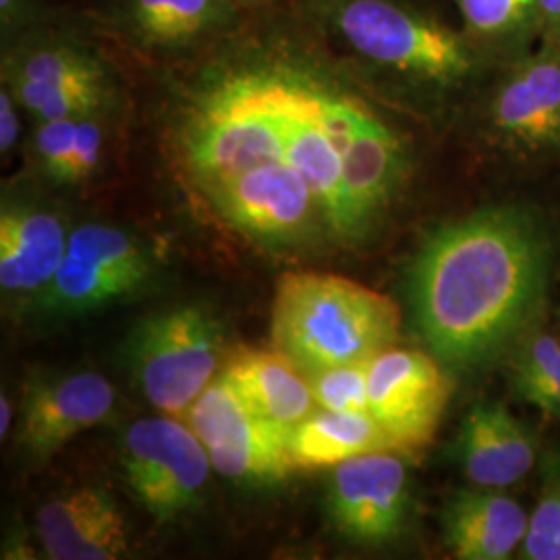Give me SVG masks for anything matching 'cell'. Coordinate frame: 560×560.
<instances>
[{"label":"cell","instance_id":"f546056e","mask_svg":"<svg viewBox=\"0 0 560 560\" xmlns=\"http://www.w3.org/2000/svg\"><path fill=\"white\" fill-rule=\"evenodd\" d=\"M11 418H13V413H11V402H9L7 397H2V399H0V436H2V439H4L7 432H9Z\"/></svg>","mask_w":560,"mask_h":560},{"label":"cell","instance_id":"ffe728a7","mask_svg":"<svg viewBox=\"0 0 560 560\" xmlns=\"http://www.w3.org/2000/svg\"><path fill=\"white\" fill-rule=\"evenodd\" d=\"M119 108L69 119L38 120L30 156L42 179L57 187H80L101 173L110 141V117Z\"/></svg>","mask_w":560,"mask_h":560},{"label":"cell","instance_id":"277c9868","mask_svg":"<svg viewBox=\"0 0 560 560\" xmlns=\"http://www.w3.org/2000/svg\"><path fill=\"white\" fill-rule=\"evenodd\" d=\"M113 55L88 15L69 11L0 44V83L34 122L115 110L122 83Z\"/></svg>","mask_w":560,"mask_h":560},{"label":"cell","instance_id":"44dd1931","mask_svg":"<svg viewBox=\"0 0 560 560\" xmlns=\"http://www.w3.org/2000/svg\"><path fill=\"white\" fill-rule=\"evenodd\" d=\"M293 471L332 469L342 460L374 451H397L372 413L316 409L287 432Z\"/></svg>","mask_w":560,"mask_h":560},{"label":"cell","instance_id":"f1b7e54d","mask_svg":"<svg viewBox=\"0 0 560 560\" xmlns=\"http://www.w3.org/2000/svg\"><path fill=\"white\" fill-rule=\"evenodd\" d=\"M226 2L237 7L241 13H245V15H254V13H260V11L272 9L277 4H282L284 0H226Z\"/></svg>","mask_w":560,"mask_h":560},{"label":"cell","instance_id":"5b68a950","mask_svg":"<svg viewBox=\"0 0 560 560\" xmlns=\"http://www.w3.org/2000/svg\"><path fill=\"white\" fill-rule=\"evenodd\" d=\"M471 104L481 138L502 159L560 168V44L538 42L497 67Z\"/></svg>","mask_w":560,"mask_h":560},{"label":"cell","instance_id":"7c38bea8","mask_svg":"<svg viewBox=\"0 0 560 560\" xmlns=\"http://www.w3.org/2000/svg\"><path fill=\"white\" fill-rule=\"evenodd\" d=\"M405 459L397 451H374L332 467L328 511L340 534L368 546L399 536L411 506Z\"/></svg>","mask_w":560,"mask_h":560},{"label":"cell","instance_id":"9c48e42d","mask_svg":"<svg viewBox=\"0 0 560 560\" xmlns=\"http://www.w3.org/2000/svg\"><path fill=\"white\" fill-rule=\"evenodd\" d=\"M212 467L240 481H279L291 474L287 430L256 416L224 374L206 386L185 413Z\"/></svg>","mask_w":560,"mask_h":560},{"label":"cell","instance_id":"30bf717a","mask_svg":"<svg viewBox=\"0 0 560 560\" xmlns=\"http://www.w3.org/2000/svg\"><path fill=\"white\" fill-rule=\"evenodd\" d=\"M453 384L434 355L388 347L368 361L370 413L397 453H423L439 432Z\"/></svg>","mask_w":560,"mask_h":560},{"label":"cell","instance_id":"7a4b0ae2","mask_svg":"<svg viewBox=\"0 0 560 560\" xmlns=\"http://www.w3.org/2000/svg\"><path fill=\"white\" fill-rule=\"evenodd\" d=\"M381 101L441 115L494 71L439 0H287Z\"/></svg>","mask_w":560,"mask_h":560},{"label":"cell","instance_id":"4316f807","mask_svg":"<svg viewBox=\"0 0 560 560\" xmlns=\"http://www.w3.org/2000/svg\"><path fill=\"white\" fill-rule=\"evenodd\" d=\"M25 110L21 108L15 94L0 83V152L7 156L11 154L21 140V115Z\"/></svg>","mask_w":560,"mask_h":560},{"label":"cell","instance_id":"cb8c5ba5","mask_svg":"<svg viewBox=\"0 0 560 560\" xmlns=\"http://www.w3.org/2000/svg\"><path fill=\"white\" fill-rule=\"evenodd\" d=\"M520 559L560 560V451L550 448L541 457L540 497L529 513Z\"/></svg>","mask_w":560,"mask_h":560},{"label":"cell","instance_id":"484cf974","mask_svg":"<svg viewBox=\"0 0 560 560\" xmlns=\"http://www.w3.org/2000/svg\"><path fill=\"white\" fill-rule=\"evenodd\" d=\"M67 13L69 9L57 7L50 0H0V44L44 23L60 20Z\"/></svg>","mask_w":560,"mask_h":560},{"label":"cell","instance_id":"603a6c76","mask_svg":"<svg viewBox=\"0 0 560 560\" xmlns=\"http://www.w3.org/2000/svg\"><path fill=\"white\" fill-rule=\"evenodd\" d=\"M506 382L517 399L560 421V339L540 324L509 351Z\"/></svg>","mask_w":560,"mask_h":560},{"label":"cell","instance_id":"d6986e66","mask_svg":"<svg viewBox=\"0 0 560 560\" xmlns=\"http://www.w3.org/2000/svg\"><path fill=\"white\" fill-rule=\"evenodd\" d=\"M67 231L57 214L34 206H4L0 214V284L42 291L59 270Z\"/></svg>","mask_w":560,"mask_h":560},{"label":"cell","instance_id":"d4e9b609","mask_svg":"<svg viewBox=\"0 0 560 560\" xmlns=\"http://www.w3.org/2000/svg\"><path fill=\"white\" fill-rule=\"evenodd\" d=\"M312 395L320 409L370 413L368 402V361L335 365L307 374Z\"/></svg>","mask_w":560,"mask_h":560},{"label":"cell","instance_id":"8992f818","mask_svg":"<svg viewBox=\"0 0 560 560\" xmlns=\"http://www.w3.org/2000/svg\"><path fill=\"white\" fill-rule=\"evenodd\" d=\"M85 15L117 55L148 69L198 59L249 18L226 0H92Z\"/></svg>","mask_w":560,"mask_h":560},{"label":"cell","instance_id":"8fae6325","mask_svg":"<svg viewBox=\"0 0 560 560\" xmlns=\"http://www.w3.org/2000/svg\"><path fill=\"white\" fill-rule=\"evenodd\" d=\"M150 261L125 231L83 224L69 235L57 275L44 287L38 307L48 314H83L138 291Z\"/></svg>","mask_w":560,"mask_h":560},{"label":"cell","instance_id":"52a82bcc","mask_svg":"<svg viewBox=\"0 0 560 560\" xmlns=\"http://www.w3.org/2000/svg\"><path fill=\"white\" fill-rule=\"evenodd\" d=\"M129 365L159 411L185 418L221 365L222 330L203 307L183 305L140 322L129 339Z\"/></svg>","mask_w":560,"mask_h":560},{"label":"cell","instance_id":"5bb4252c","mask_svg":"<svg viewBox=\"0 0 560 560\" xmlns=\"http://www.w3.org/2000/svg\"><path fill=\"white\" fill-rule=\"evenodd\" d=\"M113 384L94 372H81L30 386L21 411V446L36 459H48L94 428L115 409Z\"/></svg>","mask_w":560,"mask_h":560},{"label":"cell","instance_id":"7402d4cb","mask_svg":"<svg viewBox=\"0 0 560 560\" xmlns=\"http://www.w3.org/2000/svg\"><path fill=\"white\" fill-rule=\"evenodd\" d=\"M460 30L492 69L540 42L538 0H448Z\"/></svg>","mask_w":560,"mask_h":560},{"label":"cell","instance_id":"e0dca14e","mask_svg":"<svg viewBox=\"0 0 560 560\" xmlns=\"http://www.w3.org/2000/svg\"><path fill=\"white\" fill-rule=\"evenodd\" d=\"M441 525L455 559L506 560L520 552L529 513L506 490L474 486L444 502Z\"/></svg>","mask_w":560,"mask_h":560},{"label":"cell","instance_id":"9a60e30c","mask_svg":"<svg viewBox=\"0 0 560 560\" xmlns=\"http://www.w3.org/2000/svg\"><path fill=\"white\" fill-rule=\"evenodd\" d=\"M455 455L471 486L509 490L538 463L532 428L499 400H478L460 421Z\"/></svg>","mask_w":560,"mask_h":560},{"label":"cell","instance_id":"ba28073f","mask_svg":"<svg viewBox=\"0 0 560 560\" xmlns=\"http://www.w3.org/2000/svg\"><path fill=\"white\" fill-rule=\"evenodd\" d=\"M122 467L143 509L156 521H171L200 501L212 460L187 423L166 416L127 430Z\"/></svg>","mask_w":560,"mask_h":560},{"label":"cell","instance_id":"3957f363","mask_svg":"<svg viewBox=\"0 0 560 560\" xmlns=\"http://www.w3.org/2000/svg\"><path fill=\"white\" fill-rule=\"evenodd\" d=\"M400 335L399 305L355 280L324 272H287L279 279L270 340L305 374L365 363Z\"/></svg>","mask_w":560,"mask_h":560},{"label":"cell","instance_id":"2e32d148","mask_svg":"<svg viewBox=\"0 0 560 560\" xmlns=\"http://www.w3.org/2000/svg\"><path fill=\"white\" fill-rule=\"evenodd\" d=\"M38 536L46 557L55 560H115L129 550L117 504L96 488H81L44 504Z\"/></svg>","mask_w":560,"mask_h":560},{"label":"cell","instance_id":"4fadbf2b","mask_svg":"<svg viewBox=\"0 0 560 560\" xmlns=\"http://www.w3.org/2000/svg\"><path fill=\"white\" fill-rule=\"evenodd\" d=\"M200 198L233 229L264 240L293 237L320 219L307 183L280 162L245 171Z\"/></svg>","mask_w":560,"mask_h":560},{"label":"cell","instance_id":"ac0fdd59","mask_svg":"<svg viewBox=\"0 0 560 560\" xmlns=\"http://www.w3.org/2000/svg\"><path fill=\"white\" fill-rule=\"evenodd\" d=\"M222 374L256 416L287 432L318 409L307 374L277 349L241 347Z\"/></svg>","mask_w":560,"mask_h":560},{"label":"cell","instance_id":"6da1fadb","mask_svg":"<svg viewBox=\"0 0 560 560\" xmlns=\"http://www.w3.org/2000/svg\"><path fill=\"white\" fill-rule=\"evenodd\" d=\"M555 260V226L534 201H492L439 226L409 277L413 318L434 358L457 370L506 358L540 324Z\"/></svg>","mask_w":560,"mask_h":560},{"label":"cell","instance_id":"83f0119b","mask_svg":"<svg viewBox=\"0 0 560 560\" xmlns=\"http://www.w3.org/2000/svg\"><path fill=\"white\" fill-rule=\"evenodd\" d=\"M540 42L560 44V0H538Z\"/></svg>","mask_w":560,"mask_h":560}]
</instances>
